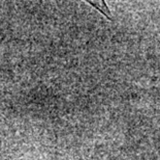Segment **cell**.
Wrapping results in <instances>:
<instances>
[{
  "label": "cell",
  "instance_id": "obj_1",
  "mask_svg": "<svg viewBox=\"0 0 160 160\" xmlns=\"http://www.w3.org/2000/svg\"><path fill=\"white\" fill-rule=\"evenodd\" d=\"M88 3H90L92 6H94L95 8L98 9L103 16L107 17L108 19L112 20V16H111V12L108 9L107 3L104 1H88Z\"/></svg>",
  "mask_w": 160,
  "mask_h": 160
}]
</instances>
